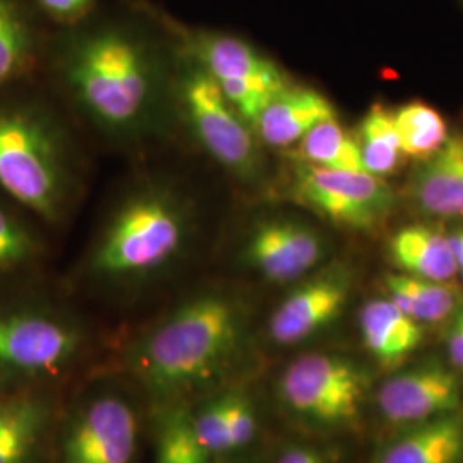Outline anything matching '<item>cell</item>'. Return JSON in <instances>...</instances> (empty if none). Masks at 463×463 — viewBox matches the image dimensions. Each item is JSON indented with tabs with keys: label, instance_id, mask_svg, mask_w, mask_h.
<instances>
[{
	"label": "cell",
	"instance_id": "1",
	"mask_svg": "<svg viewBox=\"0 0 463 463\" xmlns=\"http://www.w3.org/2000/svg\"><path fill=\"white\" fill-rule=\"evenodd\" d=\"M177 21L145 4L95 7L50 36L42 71L81 133L133 164L174 146Z\"/></svg>",
	"mask_w": 463,
	"mask_h": 463
},
{
	"label": "cell",
	"instance_id": "2",
	"mask_svg": "<svg viewBox=\"0 0 463 463\" xmlns=\"http://www.w3.org/2000/svg\"><path fill=\"white\" fill-rule=\"evenodd\" d=\"M156 156L107 201L84 254L83 273L99 287L131 288L158 280L198 248L215 216L206 191Z\"/></svg>",
	"mask_w": 463,
	"mask_h": 463
},
{
	"label": "cell",
	"instance_id": "3",
	"mask_svg": "<svg viewBox=\"0 0 463 463\" xmlns=\"http://www.w3.org/2000/svg\"><path fill=\"white\" fill-rule=\"evenodd\" d=\"M24 84L0 91V194L59 227L76 213L88 185L81 129L52 93Z\"/></svg>",
	"mask_w": 463,
	"mask_h": 463
},
{
	"label": "cell",
	"instance_id": "4",
	"mask_svg": "<svg viewBox=\"0 0 463 463\" xmlns=\"http://www.w3.org/2000/svg\"><path fill=\"white\" fill-rule=\"evenodd\" d=\"M248 311L225 287L194 290L158 317L136 348L137 373L156 395L177 397L215 381L233 363Z\"/></svg>",
	"mask_w": 463,
	"mask_h": 463
},
{
	"label": "cell",
	"instance_id": "5",
	"mask_svg": "<svg viewBox=\"0 0 463 463\" xmlns=\"http://www.w3.org/2000/svg\"><path fill=\"white\" fill-rule=\"evenodd\" d=\"M174 145H183L241 193L269 198L275 179L269 170V151L258 139L254 128L184 49L183 42L174 88Z\"/></svg>",
	"mask_w": 463,
	"mask_h": 463
},
{
	"label": "cell",
	"instance_id": "6",
	"mask_svg": "<svg viewBox=\"0 0 463 463\" xmlns=\"http://www.w3.org/2000/svg\"><path fill=\"white\" fill-rule=\"evenodd\" d=\"M268 199L292 204L323 225L355 233L381 229L398 201L388 181L369 172L331 170L294 160H287L275 175Z\"/></svg>",
	"mask_w": 463,
	"mask_h": 463
},
{
	"label": "cell",
	"instance_id": "7",
	"mask_svg": "<svg viewBox=\"0 0 463 463\" xmlns=\"http://www.w3.org/2000/svg\"><path fill=\"white\" fill-rule=\"evenodd\" d=\"M281 204L250 212L235 233L233 256L237 265L269 285H294L325 265L330 241L309 213Z\"/></svg>",
	"mask_w": 463,
	"mask_h": 463
},
{
	"label": "cell",
	"instance_id": "8",
	"mask_svg": "<svg viewBox=\"0 0 463 463\" xmlns=\"http://www.w3.org/2000/svg\"><path fill=\"white\" fill-rule=\"evenodd\" d=\"M177 26L184 49L252 128L266 105L294 81L285 67L241 34L183 23Z\"/></svg>",
	"mask_w": 463,
	"mask_h": 463
},
{
	"label": "cell",
	"instance_id": "9",
	"mask_svg": "<svg viewBox=\"0 0 463 463\" xmlns=\"http://www.w3.org/2000/svg\"><path fill=\"white\" fill-rule=\"evenodd\" d=\"M367 386L364 371L347 357L313 352L283 371L279 393L298 417L321 426H342L361 415Z\"/></svg>",
	"mask_w": 463,
	"mask_h": 463
},
{
	"label": "cell",
	"instance_id": "10",
	"mask_svg": "<svg viewBox=\"0 0 463 463\" xmlns=\"http://www.w3.org/2000/svg\"><path fill=\"white\" fill-rule=\"evenodd\" d=\"M352 287V271L344 263L323 265L290 285L268 319L269 340L290 347L326 330L345 311Z\"/></svg>",
	"mask_w": 463,
	"mask_h": 463
},
{
	"label": "cell",
	"instance_id": "11",
	"mask_svg": "<svg viewBox=\"0 0 463 463\" xmlns=\"http://www.w3.org/2000/svg\"><path fill=\"white\" fill-rule=\"evenodd\" d=\"M78 323L47 309H0V365L49 373L66 364L81 345Z\"/></svg>",
	"mask_w": 463,
	"mask_h": 463
},
{
	"label": "cell",
	"instance_id": "12",
	"mask_svg": "<svg viewBox=\"0 0 463 463\" xmlns=\"http://www.w3.org/2000/svg\"><path fill=\"white\" fill-rule=\"evenodd\" d=\"M137 419L118 397L91 400L71 422L62 445V463H134Z\"/></svg>",
	"mask_w": 463,
	"mask_h": 463
},
{
	"label": "cell",
	"instance_id": "13",
	"mask_svg": "<svg viewBox=\"0 0 463 463\" xmlns=\"http://www.w3.org/2000/svg\"><path fill=\"white\" fill-rule=\"evenodd\" d=\"M376 400L386 420L415 426L457 412L462 403V383L443 365H422L390 378Z\"/></svg>",
	"mask_w": 463,
	"mask_h": 463
},
{
	"label": "cell",
	"instance_id": "14",
	"mask_svg": "<svg viewBox=\"0 0 463 463\" xmlns=\"http://www.w3.org/2000/svg\"><path fill=\"white\" fill-rule=\"evenodd\" d=\"M338 117V110L321 90L292 81L271 99L254 122V133L268 151L287 153L319 122Z\"/></svg>",
	"mask_w": 463,
	"mask_h": 463
},
{
	"label": "cell",
	"instance_id": "15",
	"mask_svg": "<svg viewBox=\"0 0 463 463\" xmlns=\"http://www.w3.org/2000/svg\"><path fill=\"white\" fill-rule=\"evenodd\" d=\"M33 0H0V91L42 71L50 36Z\"/></svg>",
	"mask_w": 463,
	"mask_h": 463
},
{
	"label": "cell",
	"instance_id": "16",
	"mask_svg": "<svg viewBox=\"0 0 463 463\" xmlns=\"http://www.w3.org/2000/svg\"><path fill=\"white\" fill-rule=\"evenodd\" d=\"M409 199L422 215L463 218V136L453 134L443 148L419 162L409 181Z\"/></svg>",
	"mask_w": 463,
	"mask_h": 463
},
{
	"label": "cell",
	"instance_id": "17",
	"mask_svg": "<svg viewBox=\"0 0 463 463\" xmlns=\"http://www.w3.org/2000/svg\"><path fill=\"white\" fill-rule=\"evenodd\" d=\"M359 328L365 348L378 364L395 369L424 340L422 323L405 315L390 298H374L361 307Z\"/></svg>",
	"mask_w": 463,
	"mask_h": 463
},
{
	"label": "cell",
	"instance_id": "18",
	"mask_svg": "<svg viewBox=\"0 0 463 463\" xmlns=\"http://www.w3.org/2000/svg\"><path fill=\"white\" fill-rule=\"evenodd\" d=\"M388 258L400 273L426 280L449 281L458 273L448 233L424 223L398 229L388 241Z\"/></svg>",
	"mask_w": 463,
	"mask_h": 463
},
{
	"label": "cell",
	"instance_id": "19",
	"mask_svg": "<svg viewBox=\"0 0 463 463\" xmlns=\"http://www.w3.org/2000/svg\"><path fill=\"white\" fill-rule=\"evenodd\" d=\"M463 414L415 424L381 453L378 463H462Z\"/></svg>",
	"mask_w": 463,
	"mask_h": 463
},
{
	"label": "cell",
	"instance_id": "20",
	"mask_svg": "<svg viewBox=\"0 0 463 463\" xmlns=\"http://www.w3.org/2000/svg\"><path fill=\"white\" fill-rule=\"evenodd\" d=\"M388 298L419 323H441L460 309V292L449 281L426 280L405 273L384 277Z\"/></svg>",
	"mask_w": 463,
	"mask_h": 463
},
{
	"label": "cell",
	"instance_id": "21",
	"mask_svg": "<svg viewBox=\"0 0 463 463\" xmlns=\"http://www.w3.org/2000/svg\"><path fill=\"white\" fill-rule=\"evenodd\" d=\"M281 156L321 168L365 172L355 133L345 128L338 117L319 122L300 139L296 148Z\"/></svg>",
	"mask_w": 463,
	"mask_h": 463
},
{
	"label": "cell",
	"instance_id": "22",
	"mask_svg": "<svg viewBox=\"0 0 463 463\" xmlns=\"http://www.w3.org/2000/svg\"><path fill=\"white\" fill-rule=\"evenodd\" d=\"M363 153L365 172L388 179L403 160L393 109L376 101L369 107L354 131Z\"/></svg>",
	"mask_w": 463,
	"mask_h": 463
},
{
	"label": "cell",
	"instance_id": "23",
	"mask_svg": "<svg viewBox=\"0 0 463 463\" xmlns=\"http://www.w3.org/2000/svg\"><path fill=\"white\" fill-rule=\"evenodd\" d=\"M400 146L403 156L422 162L443 148L449 134L447 118L422 99H414L393 109Z\"/></svg>",
	"mask_w": 463,
	"mask_h": 463
},
{
	"label": "cell",
	"instance_id": "24",
	"mask_svg": "<svg viewBox=\"0 0 463 463\" xmlns=\"http://www.w3.org/2000/svg\"><path fill=\"white\" fill-rule=\"evenodd\" d=\"M43 407L30 400L0 403V463H28L43 430Z\"/></svg>",
	"mask_w": 463,
	"mask_h": 463
},
{
	"label": "cell",
	"instance_id": "25",
	"mask_svg": "<svg viewBox=\"0 0 463 463\" xmlns=\"http://www.w3.org/2000/svg\"><path fill=\"white\" fill-rule=\"evenodd\" d=\"M14 203L0 194V275L26 268L42 254V239Z\"/></svg>",
	"mask_w": 463,
	"mask_h": 463
},
{
	"label": "cell",
	"instance_id": "26",
	"mask_svg": "<svg viewBox=\"0 0 463 463\" xmlns=\"http://www.w3.org/2000/svg\"><path fill=\"white\" fill-rule=\"evenodd\" d=\"M235 393H227L210 400L198 414H189L191 428L199 441L212 457L233 451L232 448V411Z\"/></svg>",
	"mask_w": 463,
	"mask_h": 463
},
{
	"label": "cell",
	"instance_id": "27",
	"mask_svg": "<svg viewBox=\"0 0 463 463\" xmlns=\"http://www.w3.org/2000/svg\"><path fill=\"white\" fill-rule=\"evenodd\" d=\"M156 463H212V455L199 445L189 414L170 415L158 438Z\"/></svg>",
	"mask_w": 463,
	"mask_h": 463
},
{
	"label": "cell",
	"instance_id": "28",
	"mask_svg": "<svg viewBox=\"0 0 463 463\" xmlns=\"http://www.w3.org/2000/svg\"><path fill=\"white\" fill-rule=\"evenodd\" d=\"M38 11L45 19L55 23L59 28L71 26L88 16L99 0H33Z\"/></svg>",
	"mask_w": 463,
	"mask_h": 463
},
{
	"label": "cell",
	"instance_id": "29",
	"mask_svg": "<svg viewBox=\"0 0 463 463\" xmlns=\"http://www.w3.org/2000/svg\"><path fill=\"white\" fill-rule=\"evenodd\" d=\"M256 415L248 398L241 393H235L233 411H232V448L241 449L248 447L256 436Z\"/></svg>",
	"mask_w": 463,
	"mask_h": 463
},
{
	"label": "cell",
	"instance_id": "30",
	"mask_svg": "<svg viewBox=\"0 0 463 463\" xmlns=\"http://www.w3.org/2000/svg\"><path fill=\"white\" fill-rule=\"evenodd\" d=\"M448 352L451 364L463 371V306L451 317V326L448 333Z\"/></svg>",
	"mask_w": 463,
	"mask_h": 463
},
{
	"label": "cell",
	"instance_id": "31",
	"mask_svg": "<svg viewBox=\"0 0 463 463\" xmlns=\"http://www.w3.org/2000/svg\"><path fill=\"white\" fill-rule=\"evenodd\" d=\"M275 463H331L321 451H317L316 448L302 447V445H296V447L287 448L279 460Z\"/></svg>",
	"mask_w": 463,
	"mask_h": 463
},
{
	"label": "cell",
	"instance_id": "32",
	"mask_svg": "<svg viewBox=\"0 0 463 463\" xmlns=\"http://www.w3.org/2000/svg\"><path fill=\"white\" fill-rule=\"evenodd\" d=\"M448 242H449V248H451L457 266L460 268L463 265V227L448 232Z\"/></svg>",
	"mask_w": 463,
	"mask_h": 463
},
{
	"label": "cell",
	"instance_id": "33",
	"mask_svg": "<svg viewBox=\"0 0 463 463\" xmlns=\"http://www.w3.org/2000/svg\"><path fill=\"white\" fill-rule=\"evenodd\" d=\"M458 273H460V275H462V279H463V265L460 266V268H458Z\"/></svg>",
	"mask_w": 463,
	"mask_h": 463
}]
</instances>
